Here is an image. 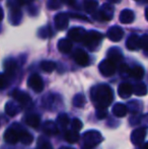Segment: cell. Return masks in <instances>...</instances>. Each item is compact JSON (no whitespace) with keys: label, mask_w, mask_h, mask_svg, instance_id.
<instances>
[{"label":"cell","mask_w":148,"mask_h":149,"mask_svg":"<svg viewBox=\"0 0 148 149\" xmlns=\"http://www.w3.org/2000/svg\"><path fill=\"white\" fill-rule=\"evenodd\" d=\"M28 84H30V86L32 87L33 89L36 90V91H41V89L43 88V86H44L41 77L38 74H34L31 76L30 80H28Z\"/></svg>","instance_id":"1"},{"label":"cell","mask_w":148,"mask_h":149,"mask_svg":"<svg viewBox=\"0 0 148 149\" xmlns=\"http://www.w3.org/2000/svg\"><path fill=\"white\" fill-rule=\"evenodd\" d=\"M74 59L81 66H84L88 63V56L82 50H77L74 54Z\"/></svg>","instance_id":"2"},{"label":"cell","mask_w":148,"mask_h":149,"mask_svg":"<svg viewBox=\"0 0 148 149\" xmlns=\"http://www.w3.org/2000/svg\"><path fill=\"white\" fill-rule=\"evenodd\" d=\"M56 67V64L54 62H49V61H45V62L42 63V68L44 69L47 72H50V71H53Z\"/></svg>","instance_id":"3"},{"label":"cell","mask_w":148,"mask_h":149,"mask_svg":"<svg viewBox=\"0 0 148 149\" xmlns=\"http://www.w3.org/2000/svg\"><path fill=\"white\" fill-rule=\"evenodd\" d=\"M131 74L133 75L134 77H136V78H142L143 74H144V70H143L142 67H135L134 69L132 70V72H131Z\"/></svg>","instance_id":"4"},{"label":"cell","mask_w":148,"mask_h":149,"mask_svg":"<svg viewBox=\"0 0 148 149\" xmlns=\"http://www.w3.org/2000/svg\"><path fill=\"white\" fill-rule=\"evenodd\" d=\"M6 85V78L4 75H0V87H5Z\"/></svg>","instance_id":"5"}]
</instances>
